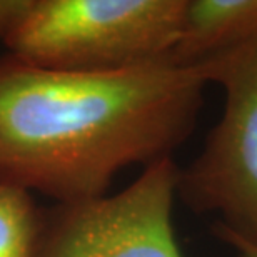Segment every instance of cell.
<instances>
[{"mask_svg": "<svg viewBox=\"0 0 257 257\" xmlns=\"http://www.w3.org/2000/svg\"><path fill=\"white\" fill-rule=\"evenodd\" d=\"M207 85L172 57L114 70L0 60V181L64 205L105 195L120 171L172 157Z\"/></svg>", "mask_w": 257, "mask_h": 257, "instance_id": "cell-1", "label": "cell"}, {"mask_svg": "<svg viewBox=\"0 0 257 257\" xmlns=\"http://www.w3.org/2000/svg\"><path fill=\"white\" fill-rule=\"evenodd\" d=\"M187 0H0V39L20 62L114 70L171 57Z\"/></svg>", "mask_w": 257, "mask_h": 257, "instance_id": "cell-2", "label": "cell"}, {"mask_svg": "<svg viewBox=\"0 0 257 257\" xmlns=\"http://www.w3.org/2000/svg\"><path fill=\"white\" fill-rule=\"evenodd\" d=\"M195 67L222 89L224 107L200 152L179 167L177 197L195 214L215 215L222 242L257 249V37Z\"/></svg>", "mask_w": 257, "mask_h": 257, "instance_id": "cell-3", "label": "cell"}, {"mask_svg": "<svg viewBox=\"0 0 257 257\" xmlns=\"http://www.w3.org/2000/svg\"><path fill=\"white\" fill-rule=\"evenodd\" d=\"M177 179L166 157L120 192L65 205L37 257H184L172 224Z\"/></svg>", "mask_w": 257, "mask_h": 257, "instance_id": "cell-4", "label": "cell"}, {"mask_svg": "<svg viewBox=\"0 0 257 257\" xmlns=\"http://www.w3.org/2000/svg\"><path fill=\"white\" fill-rule=\"evenodd\" d=\"M257 37V0H187L171 57L195 65Z\"/></svg>", "mask_w": 257, "mask_h": 257, "instance_id": "cell-5", "label": "cell"}, {"mask_svg": "<svg viewBox=\"0 0 257 257\" xmlns=\"http://www.w3.org/2000/svg\"><path fill=\"white\" fill-rule=\"evenodd\" d=\"M0 257H37V217L29 191L0 181Z\"/></svg>", "mask_w": 257, "mask_h": 257, "instance_id": "cell-6", "label": "cell"}, {"mask_svg": "<svg viewBox=\"0 0 257 257\" xmlns=\"http://www.w3.org/2000/svg\"><path fill=\"white\" fill-rule=\"evenodd\" d=\"M224 244H227L230 249H234L235 254L239 257H257V249L245 242H239V240H225Z\"/></svg>", "mask_w": 257, "mask_h": 257, "instance_id": "cell-7", "label": "cell"}]
</instances>
